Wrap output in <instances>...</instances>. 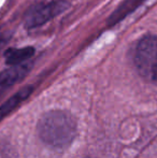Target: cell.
Wrapping results in <instances>:
<instances>
[{
  "mask_svg": "<svg viewBox=\"0 0 157 158\" xmlns=\"http://www.w3.org/2000/svg\"><path fill=\"white\" fill-rule=\"evenodd\" d=\"M134 64L143 79L157 84V35H147L138 42Z\"/></svg>",
  "mask_w": 157,
  "mask_h": 158,
  "instance_id": "7a4b0ae2",
  "label": "cell"
},
{
  "mask_svg": "<svg viewBox=\"0 0 157 158\" xmlns=\"http://www.w3.org/2000/svg\"><path fill=\"white\" fill-rule=\"evenodd\" d=\"M31 63H25L19 66L11 67L0 73V93L4 92L15 83L19 82L31 69Z\"/></svg>",
  "mask_w": 157,
  "mask_h": 158,
  "instance_id": "277c9868",
  "label": "cell"
},
{
  "mask_svg": "<svg viewBox=\"0 0 157 158\" xmlns=\"http://www.w3.org/2000/svg\"><path fill=\"white\" fill-rule=\"evenodd\" d=\"M8 40H9V35H0V48H1L2 46L8 42Z\"/></svg>",
  "mask_w": 157,
  "mask_h": 158,
  "instance_id": "9c48e42d",
  "label": "cell"
},
{
  "mask_svg": "<svg viewBox=\"0 0 157 158\" xmlns=\"http://www.w3.org/2000/svg\"><path fill=\"white\" fill-rule=\"evenodd\" d=\"M32 86H27L24 87L19 90V93H16L15 95H13L10 99H8L1 106H0V121L3 119L8 114H10L12 111H14L24 100H26L32 93Z\"/></svg>",
  "mask_w": 157,
  "mask_h": 158,
  "instance_id": "52a82bcc",
  "label": "cell"
},
{
  "mask_svg": "<svg viewBox=\"0 0 157 158\" xmlns=\"http://www.w3.org/2000/svg\"><path fill=\"white\" fill-rule=\"evenodd\" d=\"M0 158H16V154L12 146L2 140H0Z\"/></svg>",
  "mask_w": 157,
  "mask_h": 158,
  "instance_id": "ba28073f",
  "label": "cell"
},
{
  "mask_svg": "<svg viewBox=\"0 0 157 158\" xmlns=\"http://www.w3.org/2000/svg\"><path fill=\"white\" fill-rule=\"evenodd\" d=\"M68 8H69V2L65 0H56L46 3L36 4L26 13L24 25L28 29L40 27L60 13L65 12Z\"/></svg>",
  "mask_w": 157,
  "mask_h": 158,
  "instance_id": "3957f363",
  "label": "cell"
},
{
  "mask_svg": "<svg viewBox=\"0 0 157 158\" xmlns=\"http://www.w3.org/2000/svg\"><path fill=\"white\" fill-rule=\"evenodd\" d=\"M41 140L54 148H65L76 135V123L65 111H51L41 117L38 124Z\"/></svg>",
  "mask_w": 157,
  "mask_h": 158,
  "instance_id": "6da1fadb",
  "label": "cell"
},
{
  "mask_svg": "<svg viewBox=\"0 0 157 158\" xmlns=\"http://www.w3.org/2000/svg\"><path fill=\"white\" fill-rule=\"evenodd\" d=\"M35 54V48L32 46H26V48H9L4 53V59L6 64L11 67L19 66L27 63L28 59H30Z\"/></svg>",
  "mask_w": 157,
  "mask_h": 158,
  "instance_id": "8992f818",
  "label": "cell"
},
{
  "mask_svg": "<svg viewBox=\"0 0 157 158\" xmlns=\"http://www.w3.org/2000/svg\"><path fill=\"white\" fill-rule=\"evenodd\" d=\"M145 0H124L121 4L112 12L110 17L108 19L107 24L109 27L115 26L116 24L119 23L122 19H125L127 15L132 13L139 6L144 2Z\"/></svg>",
  "mask_w": 157,
  "mask_h": 158,
  "instance_id": "5b68a950",
  "label": "cell"
}]
</instances>
